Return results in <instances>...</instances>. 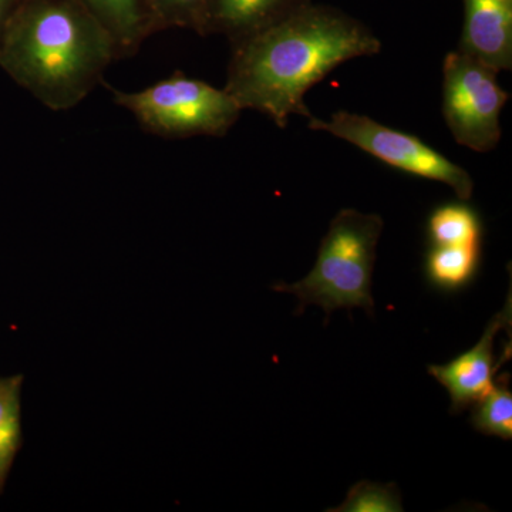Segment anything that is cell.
<instances>
[{
    "mask_svg": "<svg viewBox=\"0 0 512 512\" xmlns=\"http://www.w3.org/2000/svg\"><path fill=\"white\" fill-rule=\"evenodd\" d=\"M231 46L225 92L242 110L259 111L279 128L291 116L311 119L305 94L332 70L382 50L365 23L312 2Z\"/></svg>",
    "mask_w": 512,
    "mask_h": 512,
    "instance_id": "cell-1",
    "label": "cell"
},
{
    "mask_svg": "<svg viewBox=\"0 0 512 512\" xmlns=\"http://www.w3.org/2000/svg\"><path fill=\"white\" fill-rule=\"evenodd\" d=\"M114 60L113 37L80 0H23L0 45V67L53 111L82 103Z\"/></svg>",
    "mask_w": 512,
    "mask_h": 512,
    "instance_id": "cell-2",
    "label": "cell"
},
{
    "mask_svg": "<svg viewBox=\"0 0 512 512\" xmlns=\"http://www.w3.org/2000/svg\"><path fill=\"white\" fill-rule=\"evenodd\" d=\"M384 222L377 214L352 208L339 211L320 242L312 271L295 284H279L276 291L298 298L296 315L306 306L318 305L326 315L336 309L363 308L373 315V269Z\"/></svg>",
    "mask_w": 512,
    "mask_h": 512,
    "instance_id": "cell-3",
    "label": "cell"
},
{
    "mask_svg": "<svg viewBox=\"0 0 512 512\" xmlns=\"http://www.w3.org/2000/svg\"><path fill=\"white\" fill-rule=\"evenodd\" d=\"M110 90L114 103L130 111L143 130L164 138L224 137L242 111L224 89L180 70L140 92Z\"/></svg>",
    "mask_w": 512,
    "mask_h": 512,
    "instance_id": "cell-4",
    "label": "cell"
},
{
    "mask_svg": "<svg viewBox=\"0 0 512 512\" xmlns=\"http://www.w3.org/2000/svg\"><path fill=\"white\" fill-rule=\"evenodd\" d=\"M308 120L311 130L325 131L348 141L390 167L448 185L461 201H468L473 195L474 181L470 173L427 146L419 137L350 111L333 113L329 120L315 116Z\"/></svg>",
    "mask_w": 512,
    "mask_h": 512,
    "instance_id": "cell-5",
    "label": "cell"
},
{
    "mask_svg": "<svg viewBox=\"0 0 512 512\" xmlns=\"http://www.w3.org/2000/svg\"><path fill=\"white\" fill-rule=\"evenodd\" d=\"M487 64L456 50L443 63V116L460 146L493 151L501 138L500 114L510 94Z\"/></svg>",
    "mask_w": 512,
    "mask_h": 512,
    "instance_id": "cell-6",
    "label": "cell"
},
{
    "mask_svg": "<svg viewBox=\"0 0 512 512\" xmlns=\"http://www.w3.org/2000/svg\"><path fill=\"white\" fill-rule=\"evenodd\" d=\"M512 301L511 289L503 311L488 322L483 336L463 355L457 356L447 365H431L427 372L446 387L451 400V413L460 414L480 399L493 383L495 373L511 357V343L504 350L500 360L495 359L494 342L501 330H511Z\"/></svg>",
    "mask_w": 512,
    "mask_h": 512,
    "instance_id": "cell-7",
    "label": "cell"
},
{
    "mask_svg": "<svg viewBox=\"0 0 512 512\" xmlns=\"http://www.w3.org/2000/svg\"><path fill=\"white\" fill-rule=\"evenodd\" d=\"M458 50L495 72L512 69V0H463Z\"/></svg>",
    "mask_w": 512,
    "mask_h": 512,
    "instance_id": "cell-8",
    "label": "cell"
},
{
    "mask_svg": "<svg viewBox=\"0 0 512 512\" xmlns=\"http://www.w3.org/2000/svg\"><path fill=\"white\" fill-rule=\"evenodd\" d=\"M311 0H208L201 36L241 42L308 5Z\"/></svg>",
    "mask_w": 512,
    "mask_h": 512,
    "instance_id": "cell-9",
    "label": "cell"
},
{
    "mask_svg": "<svg viewBox=\"0 0 512 512\" xmlns=\"http://www.w3.org/2000/svg\"><path fill=\"white\" fill-rule=\"evenodd\" d=\"M113 37L117 60L136 55L156 33L144 0H80Z\"/></svg>",
    "mask_w": 512,
    "mask_h": 512,
    "instance_id": "cell-10",
    "label": "cell"
},
{
    "mask_svg": "<svg viewBox=\"0 0 512 512\" xmlns=\"http://www.w3.org/2000/svg\"><path fill=\"white\" fill-rule=\"evenodd\" d=\"M480 251V245H433L427 255V278L443 291H460L473 281L480 262Z\"/></svg>",
    "mask_w": 512,
    "mask_h": 512,
    "instance_id": "cell-11",
    "label": "cell"
},
{
    "mask_svg": "<svg viewBox=\"0 0 512 512\" xmlns=\"http://www.w3.org/2000/svg\"><path fill=\"white\" fill-rule=\"evenodd\" d=\"M471 424L485 436L512 439V393L510 375L494 377L490 389L473 404Z\"/></svg>",
    "mask_w": 512,
    "mask_h": 512,
    "instance_id": "cell-12",
    "label": "cell"
},
{
    "mask_svg": "<svg viewBox=\"0 0 512 512\" xmlns=\"http://www.w3.org/2000/svg\"><path fill=\"white\" fill-rule=\"evenodd\" d=\"M429 237L433 245H481L480 218L467 205H443L430 215Z\"/></svg>",
    "mask_w": 512,
    "mask_h": 512,
    "instance_id": "cell-13",
    "label": "cell"
},
{
    "mask_svg": "<svg viewBox=\"0 0 512 512\" xmlns=\"http://www.w3.org/2000/svg\"><path fill=\"white\" fill-rule=\"evenodd\" d=\"M20 384L22 377L0 380V468L5 471L20 440Z\"/></svg>",
    "mask_w": 512,
    "mask_h": 512,
    "instance_id": "cell-14",
    "label": "cell"
},
{
    "mask_svg": "<svg viewBox=\"0 0 512 512\" xmlns=\"http://www.w3.org/2000/svg\"><path fill=\"white\" fill-rule=\"evenodd\" d=\"M403 501L394 483L379 484L360 481L350 488L346 500L330 512H402Z\"/></svg>",
    "mask_w": 512,
    "mask_h": 512,
    "instance_id": "cell-15",
    "label": "cell"
},
{
    "mask_svg": "<svg viewBox=\"0 0 512 512\" xmlns=\"http://www.w3.org/2000/svg\"><path fill=\"white\" fill-rule=\"evenodd\" d=\"M208 0H175L178 28L192 29L201 35Z\"/></svg>",
    "mask_w": 512,
    "mask_h": 512,
    "instance_id": "cell-16",
    "label": "cell"
},
{
    "mask_svg": "<svg viewBox=\"0 0 512 512\" xmlns=\"http://www.w3.org/2000/svg\"><path fill=\"white\" fill-rule=\"evenodd\" d=\"M156 32L178 28L175 0H144Z\"/></svg>",
    "mask_w": 512,
    "mask_h": 512,
    "instance_id": "cell-17",
    "label": "cell"
},
{
    "mask_svg": "<svg viewBox=\"0 0 512 512\" xmlns=\"http://www.w3.org/2000/svg\"><path fill=\"white\" fill-rule=\"evenodd\" d=\"M22 3L23 0H0V45H2L10 19Z\"/></svg>",
    "mask_w": 512,
    "mask_h": 512,
    "instance_id": "cell-18",
    "label": "cell"
}]
</instances>
